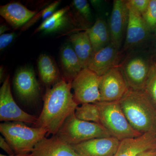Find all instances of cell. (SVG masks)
<instances>
[{
	"label": "cell",
	"instance_id": "cell-17",
	"mask_svg": "<svg viewBox=\"0 0 156 156\" xmlns=\"http://www.w3.org/2000/svg\"><path fill=\"white\" fill-rule=\"evenodd\" d=\"M27 156H80L71 145L56 135L45 137L38 143Z\"/></svg>",
	"mask_w": 156,
	"mask_h": 156
},
{
	"label": "cell",
	"instance_id": "cell-11",
	"mask_svg": "<svg viewBox=\"0 0 156 156\" xmlns=\"http://www.w3.org/2000/svg\"><path fill=\"white\" fill-rule=\"evenodd\" d=\"M13 85L16 95L23 103L30 104L38 99L41 88L33 68L25 66L18 69L14 75Z\"/></svg>",
	"mask_w": 156,
	"mask_h": 156
},
{
	"label": "cell",
	"instance_id": "cell-10",
	"mask_svg": "<svg viewBox=\"0 0 156 156\" xmlns=\"http://www.w3.org/2000/svg\"><path fill=\"white\" fill-rule=\"evenodd\" d=\"M128 89V84L119 65L100 76L101 102L119 101Z\"/></svg>",
	"mask_w": 156,
	"mask_h": 156
},
{
	"label": "cell",
	"instance_id": "cell-18",
	"mask_svg": "<svg viewBox=\"0 0 156 156\" xmlns=\"http://www.w3.org/2000/svg\"><path fill=\"white\" fill-rule=\"evenodd\" d=\"M37 13L19 2H11L0 7V15L14 29L23 27Z\"/></svg>",
	"mask_w": 156,
	"mask_h": 156
},
{
	"label": "cell",
	"instance_id": "cell-15",
	"mask_svg": "<svg viewBox=\"0 0 156 156\" xmlns=\"http://www.w3.org/2000/svg\"><path fill=\"white\" fill-rule=\"evenodd\" d=\"M122 56L119 49L111 42L94 53L88 68L101 76L119 65Z\"/></svg>",
	"mask_w": 156,
	"mask_h": 156
},
{
	"label": "cell",
	"instance_id": "cell-12",
	"mask_svg": "<svg viewBox=\"0 0 156 156\" xmlns=\"http://www.w3.org/2000/svg\"><path fill=\"white\" fill-rule=\"evenodd\" d=\"M129 18L127 1L115 0L108 24L111 42L121 50L126 38Z\"/></svg>",
	"mask_w": 156,
	"mask_h": 156
},
{
	"label": "cell",
	"instance_id": "cell-1",
	"mask_svg": "<svg viewBox=\"0 0 156 156\" xmlns=\"http://www.w3.org/2000/svg\"><path fill=\"white\" fill-rule=\"evenodd\" d=\"M72 89V82L62 78L53 87L47 88L43 98V108L35 126L44 129L47 136L56 135L79 106Z\"/></svg>",
	"mask_w": 156,
	"mask_h": 156
},
{
	"label": "cell",
	"instance_id": "cell-7",
	"mask_svg": "<svg viewBox=\"0 0 156 156\" xmlns=\"http://www.w3.org/2000/svg\"><path fill=\"white\" fill-rule=\"evenodd\" d=\"M100 76L88 68L83 69L72 82L75 100L79 105L101 102Z\"/></svg>",
	"mask_w": 156,
	"mask_h": 156
},
{
	"label": "cell",
	"instance_id": "cell-28",
	"mask_svg": "<svg viewBox=\"0 0 156 156\" xmlns=\"http://www.w3.org/2000/svg\"><path fill=\"white\" fill-rule=\"evenodd\" d=\"M128 5L142 15L146 11L150 0H128Z\"/></svg>",
	"mask_w": 156,
	"mask_h": 156
},
{
	"label": "cell",
	"instance_id": "cell-32",
	"mask_svg": "<svg viewBox=\"0 0 156 156\" xmlns=\"http://www.w3.org/2000/svg\"><path fill=\"white\" fill-rule=\"evenodd\" d=\"M10 28L8 26H7L5 24H2L0 26V35L3 34H5V33L7 31L9 30Z\"/></svg>",
	"mask_w": 156,
	"mask_h": 156
},
{
	"label": "cell",
	"instance_id": "cell-9",
	"mask_svg": "<svg viewBox=\"0 0 156 156\" xmlns=\"http://www.w3.org/2000/svg\"><path fill=\"white\" fill-rule=\"evenodd\" d=\"M10 76L6 77L0 89V121L36 125L37 118L26 112L14 101L11 93Z\"/></svg>",
	"mask_w": 156,
	"mask_h": 156
},
{
	"label": "cell",
	"instance_id": "cell-13",
	"mask_svg": "<svg viewBox=\"0 0 156 156\" xmlns=\"http://www.w3.org/2000/svg\"><path fill=\"white\" fill-rule=\"evenodd\" d=\"M80 31L74 17L70 6H67L54 12L42 22L36 29L34 34L43 31L45 33H55L66 30Z\"/></svg>",
	"mask_w": 156,
	"mask_h": 156
},
{
	"label": "cell",
	"instance_id": "cell-27",
	"mask_svg": "<svg viewBox=\"0 0 156 156\" xmlns=\"http://www.w3.org/2000/svg\"><path fill=\"white\" fill-rule=\"evenodd\" d=\"M143 91L156 108V66Z\"/></svg>",
	"mask_w": 156,
	"mask_h": 156
},
{
	"label": "cell",
	"instance_id": "cell-25",
	"mask_svg": "<svg viewBox=\"0 0 156 156\" xmlns=\"http://www.w3.org/2000/svg\"><path fill=\"white\" fill-rule=\"evenodd\" d=\"M61 2V1H56L51 3L49 5L44 8L43 10L37 13L32 18H31L21 28V30L25 31L28 30L33 25L42 19L43 21H44L48 17H50L56 12L57 7Z\"/></svg>",
	"mask_w": 156,
	"mask_h": 156
},
{
	"label": "cell",
	"instance_id": "cell-33",
	"mask_svg": "<svg viewBox=\"0 0 156 156\" xmlns=\"http://www.w3.org/2000/svg\"><path fill=\"white\" fill-rule=\"evenodd\" d=\"M154 62L155 63H156V30L154 32Z\"/></svg>",
	"mask_w": 156,
	"mask_h": 156
},
{
	"label": "cell",
	"instance_id": "cell-4",
	"mask_svg": "<svg viewBox=\"0 0 156 156\" xmlns=\"http://www.w3.org/2000/svg\"><path fill=\"white\" fill-rule=\"evenodd\" d=\"M0 132L16 155H28L47 135L43 128H31L19 122L1 123Z\"/></svg>",
	"mask_w": 156,
	"mask_h": 156
},
{
	"label": "cell",
	"instance_id": "cell-34",
	"mask_svg": "<svg viewBox=\"0 0 156 156\" xmlns=\"http://www.w3.org/2000/svg\"><path fill=\"white\" fill-rule=\"evenodd\" d=\"M0 79H1V82H2V80L3 77H4V68L2 66H1V69H0Z\"/></svg>",
	"mask_w": 156,
	"mask_h": 156
},
{
	"label": "cell",
	"instance_id": "cell-16",
	"mask_svg": "<svg viewBox=\"0 0 156 156\" xmlns=\"http://www.w3.org/2000/svg\"><path fill=\"white\" fill-rule=\"evenodd\" d=\"M154 149H156V135L146 133L121 140L114 156H136L143 152Z\"/></svg>",
	"mask_w": 156,
	"mask_h": 156
},
{
	"label": "cell",
	"instance_id": "cell-19",
	"mask_svg": "<svg viewBox=\"0 0 156 156\" xmlns=\"http://www.w3.org/2000/svg\"><path fill=\"white\" fill-rule=\"evenodd\" d=\"M60 62L62 78L67 82H72L83 69L80 59L72 46L69 44H66L62 48Z\"/></svg>",
	"mask_w": 156,
	"mask_h": 156
},
{
	"label": "cell",
	"instance_id": "cell-29",
	"mask_svg": "<svg viewBox=\"0 0 156 156\" xmlns=\"http://www.w3.org/2000/svg\"><path fill=\"white\" fill-rule=\"evenodd\" d=\"M16 36L15 33L4 34L0 35V50L2 51L7 48L13 41Z\"/></svg>",
	"mask_w": 156,
	"mask_h": 156
},
{
	"label": "cell",
	"instance_id": "cell-24",
	"mask_svg": "<svg viewBox=\"0 0 156 156\" xmlns=\"http://www.w3.org/2000/svg\"><path fill=\"white\" fill-rule=\"evenodd\" d=\"M75 115L82 121L100 124V110L97 103H85L79 105Z\"/></svg>",
	"mask_w": 156,
	"mask_h": 156
},
{
	"label": "cell",
	"instance_id": "cell-31",
	"mask_svg": "<svg viewBox=\"0 0 156 156\" xmlns=\"http://www.w3.org/2000/svg\"><path fill=\"white\" fill-rule=\"evenodd\" d=\"M136 156H156V149L146 151Z\"/></svg>",
	"mask_w": 156,
	"mask_h": 156
},
{
	"label": "cell",
	"instance_id": "cell-2",
	"mask_svg": "<svg viewBox=\"0 0 156 156\" xmlns=\"http://www.w3.org/2000/svg\"><path fill=\"white\" fill-rule=\"evenodd\" d=\"M119 103L134 130L156 135V108L144 91L129 89Z\"/></svg>",
	"mask_w": 156,
	"mask_h": 156
},
{
	"label": "cell",
	"instance_id": "cell-35",
	"mask_svg": "<svg viewBox=\"0 0 156 156\" xmlns=\"http://www.w3.org/2000/svg\"><path fill=\"white\" fill-rule=\"evenodd\" d=\"M28 155H5L0 154V156H27Z\"/></svg>",
	"mask_w": 156,
	"mask_h": 156
},
{
	"label": "cell",
	"instance_id": "cell-30",
	"mask_svg": "<svg viewBox=\"0 0 156 156\" xmlns=\"http://www.w3.org/2000/svg\"><path fill=\"white\" fill-rule=\"evenodd\" d=\"M0 147L9 155H14L12 147L3 136H0Z\"/></svg>",
	"mask_w": 156,
	"mask_h": 156
},
{
	"label": "cell",
	"instance_id": "cell-22",
	"mask_svg": "<svg viewBox=\"0 0 156 156\" xmlns=\"http://www.w3.org/2000/svg\"><path fill=\"white\" fill-rule=\"evenodd\" d=\"M87 31L94 53L111 43L108 24L102 18H98L92 26Z\"/></svg>",
	"mask_w": 156,
	"mask_h": 156
},
{
	"label": "cell",
	"instance_id": "cell-6",
	"mask_svg": "<svg viewBox=\"0 0 156 156\" xmlns=\"http://www.w3.org/2000/svg\"><path fill=\"white\" fill-rule=\"evenodd\" d=\"M55 135L70 145L94 138L111 136L100 124L79 119L75 112L66 120Z\"/></svg>",
	"mask_w": 156,
	"mask_h": 156
},
{
	"label": "cell",
	"instance_id": "cell-3",
	"mask_svg": "<svg viewBox=\"0 0 156 156\" xmlns=\"http://www.w3.org/2000/svg\"><path fill=\"white\" fill-rule=\"evenodd\" d=\"M119 65L129 89L143 91L156 66L146 48L126 53Z\"/></svg>",
	"mask_w": 156,
	"mask_h": 156
},
{
	"label": "cell",
	"instance_id": "cell-8",
	"mask_svg": "<svg viewBox=\"0 0 156 156\" xmlns=\"http://www.w3.org/2000/svg\"><path fill=\"white\" fill-rule=\"evenodd\" d=\"M128 5L129 9L128 27L125 41L120 50L123 56L124 53L126 54L132 50L146 48L152 33L142 16L128 4Z\"/></svg>",
	"mask_w": 156,
	"mask_h": 156
},
{
	"label": "cell",
	"instance_id": "cell-14",
	"mask_svg": "<svg viewBox=\"0 0 156 156\" xmlns=\"http://www.w3.org/2000/svg\"><path fill=\"white\" fill-rule=\"evenodd\" d=\"M120 141L111 136L94 138L71 146L80 156H114Z\"/></svg>",
	"mask_w": 156,
	"mask_h": 156
},
{
	"label": "cell",
	"instance_id": "cell-5",
	"mask_svg": "<svg viewBox=\"0 0 156 156\" xmlns=\"http://www.w3.org/2000/svg\"><path fill=\"white\" fill-rule=\"evenodd\" d=\"M100 124L112 136L120 141L126 138L140 136L130 125L119 101L99 102Z\"/></svg>",
	"mask_w": 156,
	"mask_h": 156
},
{
	"label": "cell",
	"instance_id": "cell-20",
	"mask_svg": "<svg viewBox=\"0 0 156 156\" xmlns=\"http://www.w3.org/2000/svg\"><path fill=\"white\" fill-rule=\"evenodd\" d=\"M69 39L83 69L88 68L94 52L87 31L74 32Z\"/></svg>",
	"mask_w": 156,
	"mask_h": 156
},
{
	"label": "cell",
	"instance_id": "cell-21",
	"mask_svg": "<svg viewBox=\"0 0 156 156\" xmlns=\"http://www.w3.org/2000/svg\"><path fill=\"white\" fill-rule=\"evenodd\" d=\"M37 66L41 80L47 88L53 87L62 78L56 62L49 55H40L38 58Z\"/></svg>",
	"mask_w": 156,
	"mask_h": 156
},
{
	"label": "cell",
	"instance_id": "cell-23",
	"mask_svg": "<svg viewBox=\"0 0 156 156\" xmlns=\"http://www.w3.org/2000/svg\"><path fill=\"white\" fill-rule=\"evenodd\" d=\"M70 7L72 8L71 10L77 25L80 30H87L92 26V12L88 1L74 0Z\"/></svg>",
	"mask_w": 156,
	"mask_h": 156
},
{
	"label": "cell",
	"instance_id": "cell-26",
	"mask_svg": "<svg viewBox=\"0 0 156 156\" xmlns=\"http://www.w3.org/2000/svg\"><path fill=\"white\" fill-rule=\"evenodd\" d=\"M142 17L151 32L156 30V0H150L148 7Z\"/></svg>",
	"mask_w": 156,
	"mask_h": 156
}]
</instances>
